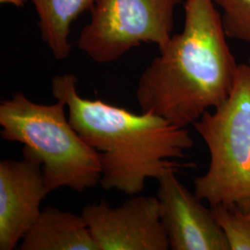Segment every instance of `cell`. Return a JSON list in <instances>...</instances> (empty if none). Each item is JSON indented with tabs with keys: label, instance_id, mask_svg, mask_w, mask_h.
Wrapping results in <instances>:
<instances>
[{
	"label": "cell",
	"instance_id": "cell-12",
	"mask_svg": "<svg viewBox=\"0 0 250 250\" xmlns=\"http://www.w3.org/2000/svg\"><path fill=\"white\" fill-rule=\"evenodd\" d=\"M222 10L224 32L228 38L250 42V0H212Z\"/></svg>",
	"mask_w": 250,
	"mask_h": 250
},
{
	"label": "cell",
	"instance_id": "cell-4",
	"mask_svg": "<svg viewBox=\"0 0 250 250\" xmlns=\"http://www.w3.org/2000/svg\"><path fill=\"white\" fill-rule=\"evenodd\" d=\"M210 155L208 170L195 179V195L210 207L250 212V65H238L229 98L193 124Z\"/></svg>",
	"mask_w": 250,
	"mask_h": 250
},
{
	"label": "cell",
	"instance_id": "cell-8",
	"mask_svg": "<svg viewBox=\"0 0 250 250\" xmlns=\"http://www.w3.org/2000/svg\"><path fill=\"white\" fill-rule=\"evenodd\" d=\"M42 167L36 161L0 162V250H13L36 223L48 195Z\"/></svg>",
	"mask_w": 250,
	"mask_h": 250
},
{
	"label": "cell",
	"instance_id": "cell-14",
	"mask_svg": "<svg viewBox=\"0 0 250 250\" xmlns=\"http://www.w3.org/2000/svg\"><path fill=\"white\" fill-rule=\"evenodd\" d=\"M249 64L250 65V61H249Z\"/></svg>",
	"mask_w": 250,
	"mask_h": 250
},
{
	"label": "cell",
	"instance_id": "cell-10",
	"mask_svg": "<svg viewBox=\"0 0 250 250\" xmlns=\"http://www.w3.org/2000/svg\"><path fill=\"white\" fill-rule=\"evenodd\" d=\"M36 9L40 36L58 61L66 60L72 53L70 43L73 22L90 11L98 0H29Z\"/></svg>",
	"mask_w": 250,
	"mask_h": 250
},
{
	"label": "cell",
	"instance_id": "cell-7",
	"mask_svg": "<svg viewBox=\"0 0 250 250\" xmlns=\"http://www.w3.org/2000/svg\"><path fill=\"white\" fill-rule=\"evenodd\" d=\"M161 219L172 250H230L211 209L180 183L176 172L158 179Z\"/></svg>",
	"mask_w": 250,
	"mask_h": 250
},
{
	"label": "cell",
	"instance_id": "cell-3",
	"mask_svg": "<svg viewBox=\"0 0 250 250\" xmlns=\"http://www.w3.org/2000/svg\"><path fill=\"white\" fill-rule=\"evenodd\" d=\"M62 100L38 104L18 92L0 103L1 137L23 145V157L42 167L48 193L62 188L76 192L100 184L99 153L86 143L66 115Z\"/></svg>",
	"mask_w": 250,
	"mask_h": 250
},
{
	"label": "cell",
	"instance_id": "cell-13",
	"mask_svg": "<svg viewBox=\"0 0 250 250\" xmlns=\"http://www.w3.org/2000/svg\"><path fill=\"white\" fill-rule=\"evenodd\" d=\"M29 0H0L1 4H10L15 6L16 8H21L24 5V3Z\"/></svg>",
	"mask_w": 250,
	"mask_h": 250
},
{
	"label": "cell",
	"instance_id": "cell-2",
	"mask_svg": "<svg viewBox=\"0 0 250 250\" xmlns=\"http://www.w3.org/2000/svg\"><path fill=\"white\" fill-rule=\"evenodd\" d=\"M73 73L57 75L51 82L52 95L65 102L73 128L99 153L103 189L134 196L143 191L147 179L197 167L175 161L185 158L194 145L187 128L149 112L137 114L83 98Z\"/></svg>",
	"mask_w": 250,
	"mask_h": 250
},
{
	"label": "cell",
	"instance_id": "cell-1",
	"mask_svg": "<svg viewBox=\"0 0 250 250\" xmlns=\"http://www.w3.org/2000/svg\"><path fill=\"white\" fill-rule=\"evenodd\" d=\"M212 0H186L185 24L142 72L135 91L141 112L187 128L229 98L238 64Z\"/></svg>",
	"mask_w": 250,
	"mask_h": 250
},
{
	"label": "cell",
	"instance_id": "cell-6",
	"mask_svg": "<svg viewBox=\"0 0 250 250\" xmlns=\"http://www.w3.org/2000/svg\"><path fill=\"white\" fill-rule=\"evenodd\" d=\"M82 216L99 250H170L157 197L134 195L117 208L102 200Z\"/></svg>",
	"mask_w": 250,
	"mask_h": 250
},
{
	"label": "cell",
	"instance_id": "cell-9",
	"mask_svg": "<svg viewBox=\"0 0 250 250\" xmlns=\"http://www.w3.org/2000/svg\"><path fill=\"white\" fill-rule=\"evenodd\" d=\"M20 250H99L82 215L46 207L23 236Z\"/></svg>",
	"mask_w": 250,
	"mask_h": 250
},
{
	"label": "cell",
	"instance_id": "cell-5",
	"mask_svg": "<svg viewBox=\"0 0 250 250\" xmlns=\"http://www.w3.org/2000/svg\"><path fill=\"white\" fill-rule=\"evenodd\" d=\"M186 0H98L77 45L99 64L114 62L134 47L159 49L172 36L175 9Z\"/></svg>",
	"mask_w": 250,
	"mask_h": 250
},
{
	"label": "cell",
	"instance_id": "cell-11",
	"mask_svg": "<svg viewBox=\"0 0 250 250\" xmlns=\"http://www.w3.org/2000/svg\"><path fill=\"white\" fill-rule=\"evenodd\" d=\"M210 209L230 250H250V212L222 205L210 207Z\"/></svg>",
	"mask_w": 250,
	"mask_h": 250
}]
</instances>
